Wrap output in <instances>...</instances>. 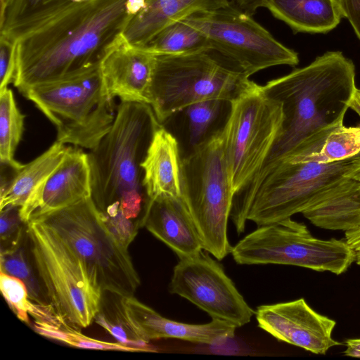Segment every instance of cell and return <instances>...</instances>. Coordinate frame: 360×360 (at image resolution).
I'll return each mask as SVG.
<instances>
[{
  "mask_svg": "<svg viewBox=\"0 0 360 360\" xmlns=\"http://www.w3.org/2000/svg\"><path fill=\"white\" fill-rule=\"evenodd\" d=\"M346 349L345 355L360 358V338L348 339L345 342Z\"/></svg>",
  "mask_w": 360,
  "mask_h": 360,
  "instance_id": "cell-38",
  "label": "cell"
},
{
  "mask_svg": "<svg viewBox=\"0 0 360 360\" xmlns=\"http://www.w3.org/2000/svg\"><path fill=\"white\" fill-rule=\"evenodd\" d=\"M360 153L336 162H281L234 196L231 212L238 234L248 220L257 226L302 213L324 189L345 176Z\"/></svg>",
  "mask_w": 360,
  "mask_h": 360,
  "instance_id": "cell-5",
  "label": "cell"
},
{
  "mask_svg": "<svg viewBox=\"0 0 360 360\" xmlns=\"http://www.w3.org/2000/svg\"><path fill=\"white\" fill-rule=\"evenodd\" d=\"M184 20L203 34L210 47L238 63L249 77L270 67L299 63L297 52L279 42L231 1L226 6L197 12Z\"/></svg>",
  "mask_w": 360,
  "mask_h": 360,
  "instance_id": "cell-12",
  "label": "cell"
},
{
  "mask_svg": "<svg viewBox=\"0 0 360 360\" xmlns=\"http://www.w3.org/2000/svg\"><path fill=\"white\" fill-rule=\"evenodd\" d=\"M8 1H9V0H6V4H7V3H8ZM5 8H6V7H5Z\"/></svg>",
  "mask_w": 360,
  "mask_h": 360,
  "instance_id": "cell-40",
  "label": "cell"
},
{
  "mask_svg": "<svg viewBox=\"0 0 360 360\" xmlns=\"http://www.w3.org/2000/svg\"><path fill=\"white\" fill-rule=\"evenodd\" d=\"M359 153L360 124L346 127L340 123L314 133L282 162L328 164L351 158Z\"/></svg>",
  "mask_w": 360,
  "mask_h": 360,
  "instance_id": "cell-22",
  "label": "cell"
},
{
  "mask_svg": "<svg viewBox=\"0 0 360 360\" xmlns=\"http://www.w3.org/2000/svg\"><path fill=\"white\" fill-rule=\"evenodd\" d=\"M230 102L220 99H210L186 107L184 112L189 144L193 148L210 139L220 129L217 124L226 106Z\"/></svg>",
  "mask_w": 360,
  "mask_h": 360,
  "instance_id": "cell-31",
  "label": "cell"
},
{
  "mask_svg": "<svg viewBox=\"0 0 360 360\" xmlns=\"http://www.w3.org/2000/svg\"><path fill=\"white\" fill-rule=\"evenodd\" d=\"M349 109L355 112L360 117V88H356L348 104Z\"/></svg>",
  "mask_w": 360,
  "mask_h": 360,
  "instance_id": "cell-39",
  "label": "cell"
},
{
  "mask_svg": "<svg viewBox=\"0 0 360 360\" xmlns=\"http://www.w3.org/2000/svg\"><path fill=\"white\" fill-rule=\"evenodd\" d=\"M258 326L276 339L316 354L341 343L333 338L336 322L314 311L305 301L262 305L255 312Z\"/></svg>",
  "mask_w": 360,
  "mask_h": 360,
  "instance_id": "cell-14",
  "label": "cell"
},
{
  "mask_svg": "<svg viewBox=\"0 0 360 360\" xmlns=\"http://www.w3.org/2000/svg\"><path fill=\"white\" fill-rule=\"evenodd\" d=\"M345 176L355 179L360 183V162L348 172ZM345 240L354 251L355 262L360 265V226L353 230L345 232Z\"/></svg>",
  "mask_w": 360,
  "mask_h": 360,
  "instance_id": "cell-36",
  "label": "cell"
},
{
  "mask_svg": "<svg viewBox=\"0 0 360 360\" xmlns=\"http://www.w3.org/2000/svg\"><path fill=\"white\" fill-rule=\"evenodd\" d=\"M69 148L56 141L48 150L18 170L6 190L0 194V210L8 205L22 207L44 186Z\"/></svg>",
  "mask_w": 360,
  "mask_h": 360,
  "instance_id": "cell-24",
  "label": "cell"
},
{
  "mask_svg": "<svg viewBox=\"0 0 360 360\" xmlns=\"http://www.w3.org/2000/svg\"><path fill=\"white\" fill-rule=\"evenodd\" d=\"M160 124L150 105L120 101L111 129L88 153L93 201L127 248L144 226L148 198L141 163Z\"/></svg>",
  "mask_w": 360,
  "mask_h": 360,
  "instance_id": "cell-2",
  "label": "cell"
},
{
  "mask_svg": "<svg viewBox=\"0 0 360 360\" xmlns=\"http://www.w3.org/2000/svg\"><path fill=\"white\" fill-rule=\"evenodd\" d=\"M20 207L8 205L1 210V252L15 248L22 240L27 224L20 217Z\"/></svg>",
  "mask_w": 360,
  "mask_h": 360,
  "instance_id": "cell-33",
  "label": "cell"
},
{
  "mask_svg": "<svg viewBox=\"0 0 360 360\" xmlns=\"http://www.w3.org/2000/svg\"><path fill=\"white\" fill-rule=\"evenodd\" d=\"M230 0H146L145 6L122 31L132 45L143 47L167 26L184 20L197 12L226 6Z\"/></svg>",
  "mask_w": 360,
  "mask_h": 360,
  "instance_id": "cell-20",
  "label": "cell"
},
{
  "mask_svg": "<svg viewBox=\"0 0 360 360\" xmlns=\"http://www.w3.org/2000/svg\"><path fill=\"white\" fill-rule=\"evenodd\" d=\"M91 196V176L88 154L70 146L63 161L44 186L20 208L27 224Z\"/></svg>",
  "mask_w": 360,
  "mask_h": 360,
  "instance_id": "cell-16",
  "label": "cell"
},
{
  "mask_svg": "<svg viewBox=\"0 0 360 360\" xmlns=\"http://www.w3.org/2000/svg\"><path fill=\"white\" fill-rule=\"evenodd\" d=\"M263 7L294 33H326L343 17L338 0H266Z\"/></svg>",
  "mask_w": 360,
  "mask_h": 360,
  "instance_id": "cell-23",
  "label": "cell"
},
{
  "mask_svg": "<svg viewBox=\"0 0 360 360\" xmlns=\"http://www.w3.org/2000/svg\"><path fill=\"white\" fill-rule=\"evenodd\" d=\"M208 46L207 39L200 32L181 20L161 30L141 49L154 55H176Z\"/></svg>",
  "mask_w": 360,
  "mask_h": 360,
  "instance_id": "cell-30",
  "label": "cell"
},
{
  "mask_svg": "<svg viewBox=\"0 0 360 360\" xmlns=\"http://www.w3.org/2000/svg\"><path fill=\"white\" fill-rule=\"evenodd\" d=\"M200 251L179 259L169 290L207 312L212 319L237 327L249 323L255 311L247 304L221 265Z\"/></svg>",
  "mask_w": 360,
  "mask_h": 360,
  "instance_id": "cell-13",
  "label": "cell"
},
{
  "mask_svg": "<svg viewBox=\"0 0 360 360\" xmlns=\"http://www.w3.org/2000/svg\"><path fill=\"white\" fill-rule=\"evenodd\" d=\"M239 264H283L340 275L355 262L346 240L313 236L303 224L288 218L258 226L232 247Z\"/></svg>",
  "mask_w": 360,
  "mask_h": 360,
  "instance_id": "cell-11",
  "label": "cell"
},
{
  "mask_svg": "<svg viewBox=\"0 0 360 360\" xmlns=\"http://www.w3.org/2000/svg\"><path fill=\"white\" fill-rule=\"evenodd\" d=\"M35 219L51 227L65 241L82 261L97 289L134 296L141 280L128 248L107 227L91 196Z\"/></svg>",
  "mask_w": 360,
  "mask_h": 360,
  "instance_id": "cell-6",
  "label": "cell"
},
{
  "mask_svg": "<svg viewBox=\"0 0 360 360\" xmlns=\"http://www.w3.org/2000/svg\"><path fill=\"white\" fill-rule=\"evenodd\" d=\"M27 232L34 265L49 305L65 327L80 330L94 321L102 292L82 261L51 227L34 219Z\"/></svg>",
  "mask_w": 360,
  "mask_h": 360,
  "instance_id": "cell-9",
  "label": "cell"
},
{
  "mask_svg": "<svg viewBox=\"0 0 360 360\" xmlns=\"http://www.w3.org/2000/svg\"><path fill=\"white\" fill-rule=\"evenodd\" d=\"M16 68L14 41L0 35V93L13 82Z\"/></svg>",
  "mask_w": 360,
  "mask_h": 360,
  "instance_id": "cell-34",
  "label": "cell"
},
{
  "mask_svg": "<svg viewBox=\"0 0 360 360\" xmlns=\"http://www.w3.org/2000/svg\"><path fill=\"white\" fill-rule=\"evenodd\" d=\"M0 289L9 307L20 321L30 323V316L34 321L63 326L50 305L37 304L30 298L20 279L0 272Z\"/></svg>",
  "mask_w": 360,
  "mask_h": 360,
  "instance_id": "cell-28",
  "label": "cell"
},
{
  "mask_svg": "<svg viewBox=\"0 0 360 360\" xmlns=\"http://www.w3.org/2000/svg\"><path fill=\"white\" fill-rule=\"evenodd\" d=\"M33 328L39 335L70 346L87 349L141 352L140 349L122 345L93 339L78 330L63 326H58L44 322L34 321Z\"/></svg>",
  "mask_w": 360,
  "mask_h": 360,
  "instance_id": "cell-32",
  "label": "cell"
},
{
  "mask_svg": "<svg viewBox=\"0 0 360 360\" xmlns=\"http://www.w3.org/2000/svg\"><path fill=\"white\" fill-rule=\"evenodd\" d=\"M222 127L234 196L257 176L280 134L282 105L254 84L232 101Z\"/></svg>",
  "mask_w": 360,
  "mask_h": 360,
  "instance_id": "cell-10",
  "label": "cell"
},
{
  "mask_svg": "<svg viewBox=\"0 0 360 360\" xmlns=\"http://www.w3.org/2000/svg\"><path fill=\"white\" fill-rule=\"evenodd\" d=\"M240 9L252 16L257 11L264 6L266 0H231Z\"/></svg>",
  "mask_w": 360,
  "mask_h": 360,
  "instance_id": "cell-37",
  "label": "cell"
},
{
  "mask_svg": "<svg viewBox=\"0 0 360 360\" xmlns=\"http://www.w3.org/2000/svg\"><path fill=\"white\" fill-rule=\"evenodd\" d=\"M0 272L22 281L30 298L34 302L41 305H49L34 265L27 229L15 248L1 252Z\"/></svg>",
  "mask_w": 360,
  "mask_h": 360,
  "instance_id": "cell-27",
  "label": "cell"
},
{
  "mask_svg": "<svg viewBox=\"0 0 360 360\" xmlns=\"http://www.w3.org/2000/svg\"><path fill=\"white\" fill-rule=\"evenodd\" d=\"M181 164L176 138L160 124L141 163L143 186L148 200L182 198Z\"/></svg>",
  "mask_w": 360,
  "mask_h": 360,
  "instance_id": "cell-19",
  "label": "cell"
},
{
  "mask_svg": "<svg viewBox=\"0 0 360 360\" xmlns=\"http://www.w3.org/2000/svg\"><path fill=\"white\" fill-rule=\"evenodd\" d=\"M77 0H9L0 18V35L18 36Z\"/></svg>",
  "mask_w": 360,
  "mask_h": 360,
  "instance_id": "cell-25",
  "label": "cell"
},
{
  "mask_svg": "<svg viewBox=\"0 0 360 360\" xmlns=\"http://www.w3.org/2000/svg\"><path fill=\"white\" fill-rule=\"evenodd\" d=\"M123 297L108 291L103 292L94 321L122 345L137 348L141 352H157L134 329L125 311Z\"/></svg>",
  "mask_w": 360,
  "mask_h": 360,
  "instance_id": "cell-26",
  "label": "cell"
},
{
  "mask_svg": "<svg viewBox=\"0 0 360 360\" xmlns=\"http://www.w3.org/2000/svg\"><path fill=\"white\" fill-rule=\"evenodd\" d=\"M314 225L329 230L360 226V183L345 176L321 192L302 212Z\"/></svg>",
  "mask_w": 360,
  "mask_h": 360,
  "instance_id": "cell-21",
  "label": "cell"
},
{
  "mask_svg": "<svg viewBox=\"0 0 360 360\" xmlns=\"http://www.w3.org/2000/svg\"><path fill=\"white\" fill-rule=\"evenodd\" d=\"M125 311L134 329L146 342L162 338H176L192 342L217 345L233 337L236 327L212 319L204 324H190L168 319L134 296L123 297Z\"/></svg>",
  "mask_w": 360,
  "mask_h": 360,
  "instance_id": "cell-17",
  "label": "cell"
},
{
  "mask_svg": "<svg viewBox=\"0 0 360 360\" xmlns=\"http://www.w3.org/2000/svg\"><path fill=\"white\" fill-rule=\"evenodd\" d=\"M127 0H77L15 40L13 85L22 94L99 66L131 16Z\"/></svg>",
  "mask_w": 360,
  "mask_h": 360,
  "instance_id": "cell-1",
  "label": "cell"
},
{
  "mask_svg": "<svg viewBox=\"0 0 360 360\" xmlns=\"http://www.w3.org/2000/svg\"><path fill=\"white\" fill-rule=\"evenodd\" d=\"M343 17L351 23L360 39V0H338Z\"/></svg>",
  "mask_w": 360,
  "mask_h": 360,
  "instance_id": "cell-35",
  "label": "cell"
},
{
  "mask_svg": "<svg viewBox=\"0 0 360 360\" xmlns=\"http://www.w3.org/2000/svg\"><path fill=\"white\" fill-rule=\"evenodd\" d=\"M22 94L57 129V141L95 148L116 116L99 66L79 75L30 87Z\"/></svg>",
  "mask_w": 360,
  "mask_h": 360,
  "instance_id": "cell-8",
  "label": "cell"
},
{
  "mask_svg": "<svg viewBox=\"0 0 360 360\" xmlns=\"http://www.w3.org/2000/svg\"><path fill=\"white\" fill-rule=\"evenodd\" d=\"M355 75L352 60L340 51H328L309 65L262 86L266 95L281 102L283 120L280 134L253 181L314 133L343 123L356 88Z\"/></svg>",
  "mask_w": 360,
  "mask_h": 360,
  "instance_id": "cell-3",
  "label": "cell"
},
{
  "mask_svg": "<svg viewBox=\"0 0 360 360\" xmlns=\"http://www.w3.org/2000/svg\"><path fill=\"white\" fill-rule=\"evenodd\" d=\"M155 56L150 105L160 124L198 102H231L254 84L238 63L210 46Z\"/></svg>",
  "mask_w": 360,
  "mask_h": 360,
  "instance_id": "cell-4",
  "label": "cell"
},
{
  "mask_svg": "<svg viewBox=\"0 0 360 360\" xmlns=\"http://www.w3.org/2000/svg\"><path fill=\"white\" fill-rule=\"evenodd\" d=\"M155 56L130 44L119 34L108 46L99 68L110 97L150 103Z\"/></svg>",
  "mask_w": 360,
  "mask_h": 360,
  "instance_id": "cell-15",
  "label": "cell"
},
{
  "mask_svg": "<svg viewBox=\"0 0 360 360\" xmlns=\"http://www.w3.org/2000/svg\"><path fill=\"white\" fill-rule=\"evenodd\" d=\"M144 226L179 259L193 256L203 250L182 198L159 197L148 200Z\"/></svg>",
  "mask_w": 360,
  "mask_h": 360,
  "instance_id": "cell-18",
  "label": "cell"
},
{
  "mask_svg": "<svg viewBox=\"0 0 360 360\" xmlns=\"http://www.w3.org/2000/svg\"><path fill=\"white\" fill-rule=\"evenodd\" d=\"M222 127L191 149L181 164L182 198L203 250L218 260L232 250L227 226L234 198Z\"/></svg>",
  "mask_w": 360,
  "mask_h": 360,
  "instance_id": "cell-7",
  "label": "cell"
},
{
  "mask_svg": "<svg viewBox=\"0 0 360 360\" xmlns=\"http://www.w3.org/2000/svg\"><path fill=\"white\" fill-rule=\"evenodd\" d=\"M24 119L12 90L8 88L0 93V160L18 170L25 165L16 161L14 155L22 137Z\"/></svg>",
  "mask_w": 360,
  "mask_h": 360,
  "instance_id": "cell-29",
  "label": "cell"
}]
</instances>
